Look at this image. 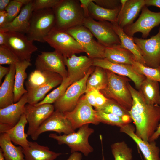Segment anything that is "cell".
Wrapping results in <instances>:
<instances>
[{"label":"cell","instance_id":"48","mask_svg":"<svg viewBox=\"0 0 160 160\" xmlns=\"http://www.w3.org/2000/svg\"><path fill=\"white\" fill-rule=\"evenodd\" d=\"M145 6H154L160 9V0H145Z\"/></svg>","mask_w":160,"mask_h":160},{"label":"cell","instance_id":"12","mask_svg":"<svg viewBox=\"0 0 160 160\" xmlns=\"http://www.w3.org/2000/svg\"><path fill=\"white\" fill-rule=\"evenodd\" d=\"M160 24V12H155L150 10L146 6L141 10V13L137 20L131 25L123 28L128 36L133 37L137 32H140L143 39L149 36L152 29Z\"/></svg>","mask_w":160,"mask_h":160},{"label":"cell","instance_id":"19","mask_svg":"<svg viewBox=\"0 0 160 160\" xmlns=\"http://www.w3.org/2000/svg\"><path fill=\"white\" fill-rule=\"evenodd\" d=\"M120 128V131L130 137L136 143L142 153L145 160H160V149L155 141L146 142L138 137L135 132V128L129 123Z\"/></svg>","mask_w":160,"mask_h":160},{"label":"cell","instance_id":"39","mask_svg":"<svg viewBox=\"0 0 160 160\" xmlns=\"http://www.w3.org/2000/svg\"><path fill=\"white\" fill-rule=\"evenodd\" d=\"M95 110L97 118L100 122L119 127L127 124L124 121L122 118L118 116L100 110Z\"/></svg>","mask_w":160,"mask_h":160},{"label":"cell","instance_id":"25","mask_svg":"<svg viewBox=\"0 0 160 160\" xmlns=\"http://www.w3.org/2000/svg\"><path fill=\"white\" fill-rule=\"evenodd\" d=\"M15 72L14 80V103L18 101L22 96L28 92L24 87L25 80L27 77L26 70L31 66L30 61H19L15 64Z\"/></svg>","mask_w":160,"mask_h":160},{"label":"cell","instance_id":"49","mask_svg":"<svg viewBox=\"0 0 160 160\" xmlns=\"http://www.w3.org/2000/svg\"><path fill=\"white\" fill-rule=\"evenodd\" d=\"M7 17V13L5 10L0 11V27L5 24Z\"/></svg>","mask_w":160,"mask_h":160},{"label":"cell","instance_id":"16","mask_svg":"<svg viewBox=\"0 0 160 160\" xmlns=\"http://www.w3.org/2000/svg\"><path fill=\"white\" fill-rule=\"evenodd\" d=\"M28 103L27 93L17 102L0 108V133H5L15 126L24 113Z\"/></svg>","mask_w":160,"mask_h":160},{"label":"cell","instance_id":"2","mask_svg":"<svg viewBox=\"0 0 160 160\" xmlns=\"http://www.w3.org/2000/svg\"><path fill=\"white\" fill-rule=\"evenodd\" d=\"M53 9L57 29L65 31L83 25L85 17L79 0H61Z\"/></svg>","mask_w":160,"mask_h":160},{"label":"cell","instance_id":"10","mask_svg":"<svg viewBox=\"0 0 160 160\" xmlns=\"http://www.w3.org/2000/svg\"><path fill=\"white\" fill-rule=\"evenodd\" d=\"M64 113L74 130L86 124L97 125L100 123L96 110L88 103L85 95L80 98L73 109Z\"/></svg>","mask_w":160,"mask_h":160},{"label":"cell","instance_id":"1","mask_svg":"<svg viewBox=\"0 0 160 160\" xmlns=\"http://www.w3.org/2000/svg\"><path fill=\"white\" fill-rule=\"evenodd\" d=\"M133 101L129 113L135 126L136 135L146 142L157 130L160 122V106L148 103L141 92L129 83Z\"/></svg>","mask_w":160,"mask_h":160},{"label":"cell","instance_id":"23","mask_svg":"<svg viewBox=\"0 0 160 160\" xmlns=\"http://www.w3.org/2000/svg\"><path fill=\"white\" fill-rule=\"evenodd\" d=\"M10 70L5 76L0 87V108L6 107L14 103V80L15 69V64L9 65Z\"/></svg>","mask_w":160,"mask_h":160},{"label":"cell","instance_id":"7","mask_svg":"<svg viewBox=\"0 0 160 160\" xmlns=\"http://www.w3.org/2000/svg\"><path fill=\"white\" fill-rule=\"evenodd\" d=\"M94 66L90 68L84 77L71 84L63 95L54 103L55 110L64 113L73 109L81 96L85 93L87 81L94 70Z\"/></svg>","mask_w":160,"mask_h":160},{"label":"cell","instance_id":"17","mask_svg":"<svg viewBox=\"0 0 160 160\" xmlns=\"http://www.w3.org/2000/svg\"><path fill=\"white\" fill-rule=\"evenodd\" d=\"M52 104H45L39 105L27 103L25 106L24 113L28 123L27 134L31 136L43 122L54 112Z\"/></svg>","mask_w":160,"mask_h":160},{"label":"cell","instance_id":"4","mask_svg":"<svg viewBox=\"0 0 160 160\" xmlns=\"http://www.w3.org/2000/svg\"><path fill=\"white\" fill-rule=\"evenodd\" d=\"M55 23L53 9L34 10L31 17L29 30L26 35L32 42H45L44 38L55 26Z\"/></svg>","mask_w":160,"mask_h":160},{"label":"cell","instance_id":"54","mask_svg":"<svg viewBox=\"0 0 160 160\" xmlns=\"http://www.w3.org/2000/svg\"><path fill=\"white\" fill-rule=\"evenodd\" d=\"M22 3L23 5H26L31 2L32 0H17Z\"/></svg>","mask_w":160,"mask_h":160},{"label":"cell","instance_id":"29","mask_svg":"<svg viewBox=\"0 0 160 160\" xmlns=\"http://www.w3.org/2000/svg\"><path fill=\"white\" fill-rule=\"evenodd\" d=\"M159 82L146 77L142 82L139 90L148 104L160 106V91Z\"/></svg>","mask_w":160,"mask_h":160},{"label":"cell","instance_id":"11","mask_svg":"<svg viewBox=\"0 0 160 160\" xmlns=\"http://www.w3.org/2000/svg\"><path fill=\"white\" fill-rule=\"evenodd\" d=\"M5 45L15 55L20 61H31L32 54L38 48L30 41L26 34L18 32H5Z\"/></svg>","mask_w":160,"mask_h":160},{"label":"cell","instance_id":"9","mask_svg":"<svg viewBox=\"0 0 160 160\" xmlns=\"http://www.w3.org/2000/svg\"><path fill=\"white\" fill-rule=\"evenodd\" d=\"M83 25L87 28L97 41L105 47L120 44L119 38L115 32L111 23L96 21L90 17L85 18Z\"/></svg>","mask_w":160,"mask_h":160},{"label":"cell","instance_id":"43","mask_svg":"<svg viewBox=\"0 0 160 160\" xmlns=\"http://www.w3.org/2000/svg\"><path fill=\"white\" fill-rule=\"evenodd\" d=\"M97 5L107 9H113L121 7L120 0H93Z\"/></svg>","mask_w":160,"mask_h":160},{"label":"cell","instance_id":"5","mask_svg":"<svg viewBox=\"0 0 160 160\" xmlns=\"http://www.w3.org/2000/svg\"><path fill=\"white\" fill-rule=\"evenodd\" d=\"M94 132V129L89 127V124H86L79 128L76 132L63 135L50 133L49 137L56 140L59 145H67L71 153L80 151L87 156L94 150L88 141L89 137Z\"/></svg>","mask_w":160,"mask_h":160},{"label":"cell","instance_id":"44","mask_svg":"<svg viewBox=\"0 0 160 160\" xmlns=\"http://www.w3.org/2000/svg\"><path fill=\"white\" fill-rule=\"evenodd\" d=\"M108 99L106 98L99 90H98L95 99V110H98L103 106Z\"/></svg>","mask_w":160,"mask_h":160},{"label":"cell","instance_id":"47","mask_svg":"<svg viewBox=\"0 0 160 160\" xmlns=\"http://www.w3.org/2000/svg\"><path fill=\"white\" fill-rule=\"evenodd\" d=\"M10 68L9 67H5L1 65H0V84H2V80L3 78L6 76L9 72Z\"/></svg>","mask_w":160,"mask_h":160},{"label":"cell","instance_id":"42","mask_svg":"<svg viewBox=\"0 0 160 160\" xmlns=\"http://www.w3.org/2000/svg\"><path fill=\"white\" fill-rule=\"evenodd\" d=\"M61 0H33L34 11L38 9L55 8Z\"/></svg>","mask_w":160,"mask_h":160},{"label":"cell","instance_id":"15","mask_svg":"<svg viewBox=\"0 0 160 160\" xmlns=\"http://www.w3.org/2000/svg\"><path fill=\"white\" fill-rule=\"evenodd\" d=\"M54 131L59 134H68L75 132L64 113L55 110L31 136L36 140L41 134L47 131Z\"/></svg>","mask_w":160,"mask_h":160},{"label":"cell","instance_id":"50","mask_svg":"<svg viewBox=\"0 0 160 160\" xmlns=\"http://www.w3.org/2000/svg\"><path fill=\"white\" fill-rule=\"evenodd\" d=\"M82 158L81 154L78 152H76L71 153L66 160H81Z\"/></svg>","mask_w":160,"mask_h":160},{"label":"cell","instance_id":"36","mask_svg":"<svg viewBox=\"0 0 160 160\" xmlns=\"http://www.w3.org/2000/svg\"><path fill=\"white\" fill-rule=\"evenodd\" d=\"M97 110L112 113L121 117L126 124L129 123L132 120L129 112L124 109L116 102L111 99H108L105 104Z\"/></svg>","mask_w":160,"mask_h":160},{"label":"cell","instance_id":"3","mask_svg":"<svg viewBox=\"0 0 160 160\" xmlns=\"http://www.w3.org/2000/svg\"><path fill=\"white\" fill-rule=\"evenodd\" d=\"M108 77L106 87L100 91L107 98L111 99L125 110L131 109L133 100L128 84L130 80L127 77L118 75L106 70Z\"/></svg>","mask_w":160,"mask_h":160},{"label":"cell","instance_id":"45","mask_svg":"<svg viewBox=\"0 0 160 160\" xmlns=\"http://www.w3.org/2000/svg\"><path fill=\"white\" fill-rule=\"evenodd\" d=\"M98 90H92L85 92V96L88 103L92 106L96 107L95 99Z\"/></svg>","mask_w":160,"mask_h":160},{"label":"cell","instance_id":"26","mask_svg":"<svg viewBox=\"0 0 160 160\" xmlns=\"http://www.w3.org/2000/svg\"><path fill=\"white\" fill-rule=\"evenodd\" d=\"M104 58L113 63L129 65H132V61L135 60L130 52L120 44L105 47Z\"/></svg>","mask_w":160,"mask_h":160},{"label":"cell","instance_id":"20","mask_svg":"<svg viewBox=\"0 0 160 160\" xmlns=\"http://www.w3.org/2000/svg\"><path fill=\"white\" fill-rule=\"evenodd\" d=\"M64 60L67 68L68 77L74 82L84 77L93 66L92 59L85 56L73 55L68 58L64 57Z\"/></svg>","mask_w":160,"mask_h":160},{"label":"cell","instance_id":"21","mask_svg":"<svg viewBox=\"0 0 160 160\" xmlns=\"http://www.w3.org/2000/svg\"><path fill=\"white\" fill-rule=\"evenodd\" d=\"M34 11L33 0L23 5L18 15L11 22L0 27V31H13L26 34L29 30L30 21Z\"/></svg>","mask_w":160,"mask_h":160},{"label":"cell","instance_id":"51","mask_svg":"<svg viewBox=\"0 0 160 160\" xmlns=\"http://www.w3.org/2000/svg\"><path fill=\"white\" fill-rule=\"evenodd\" d=\"M160 136V122L158 128L151 137L149 140V142L154 141L155 140L157 139L159 136Z\"/></svg>","mask_w":160,"mask_h":160},{"label":"cell","instance_id":"32","mask_svg":"<svg viewBox=\"0 0 160 160\" xmlns=\"http://www.w3.org/2000/svg\"><path fill=\"white\" fill-rule=\"evenodd\" d=\"M121 8V7L113 9H107L97 5L92 0L89 6V17L93 19L99 21L117 22L118 16Z\"/></svg>","mask_w":160,"mask_h":160},{"label":"cell","instance_id":"38","mask_svg":"<svg viewBox=\"0 0 160 160\" xmlns=\"http://www.w3.org/2000/svg\"><path fill=\"white\" fill-rule=\"evenodd\" d=\"M139 74L149 79L160 82V65L156 68L145 66L137 61L135 60L132 65Z\"/></svg>","mask_w":160,"mask_h":160},{"label":"cell","instance_id":"55","mask_svg":"<svg viewBox=\"0 0 160 160\" xmlns=\"http://www.w3.org/2000/svg\"><path fill=\"white\" fill-rule=\"evenodd\" d=\"M0 160H5L3 156L1 150L0 148Z\"/></svg>","mask_w":160,"mask_h":160},{"label":"cell","instance_id":"37","mask_svg":"<svg viewBox=\"0 0 160 160\" xmlns=\"http://www.w3.org/2000/svg\"><path fill=\"white\" fill-rule=\"evenodd\" d=\"M111 148L114 160H132V150L125 142L115 143L111 145Z\"/></svg>","mask_w":160,"mask_h":160},{"label":"cell","instance_id":"31","mask_svg":"<svg viewBox=\"0 0 160 160\" xmlns=\"http://www.w3.org/2000/svg\"><path fill=\"white\" fill-rule=\"evenodd\" d=\"M28 123L25 114L22 116L18 122L13 127L8 130L6 133L11 141L15 145L21 146L23 149L29 146L27 137L28 135L24 132L25 126Z\"/></svg>","mask_w":160,"mask_h":160},{"label":"cell","instance_id":"35","mask_svg":"<svg viewBox=\"0 0 160 160\" xmlns=\"http://www.w3.org/2000/svg\"><path fill=\"white\" fill-rule=\"evenodd\" d=\"M74 81L68 76L63 79L61 83L58 87L47 95L42 100L35 105H39L54 103L63 95L67 88Z\"/></svg>","mask_w":160,"mask_h":160},{"label":"cell","instance_id":"24","mask_svg":"<svg viewBox=\"0 0 160 160\" xmlns=\"http://www.w3.org/2000/svg\"><path fill=\"white\" fill-rule=\"evenodd\" d=\"M25 160H55L62 153L50 151L47 146L29 141V146L23 149Z\"/></svg>","mask_w":160,"mask_h":160},{"label":"cell","instance_id":"14","mask_svg":"<svg viewBox=\"0 0 160 160\" xmlns=\"http://www.w3.org/2000/svg\"><path fill=\"white\" fill-rule=\"evenodd\" d=\"M35 65L36 69L57 73L63 79L68 76L63 56L57 51H43L38 55Z\"/></svg>","mask_w":160,"mask_h":160},{"label":"cell","instance_id":"30","mask_svg":"<svg viewBox=\"0 0 160 160\" xmlns=\"http://www.w3.org/2000/svg\"><path fill=\"white\" fill-rule=\"evenodd\" d=\"M63 80V78L59 75L41 86L27 90L28 103L35 105L42 100L47 93L53 88L60 85Z\"/></svg>","mask_w":160,"mask_h":160},{"label":"cell","instance_id":"53","mask_svg":"<svg viewBox=\"0 0 160 160\" xmlns=\"http://www.w3.org/2000/svg\"><path fill=\"white\" fill-rule=\"evenodd\" d=\"M6 38L5 32L0 31V45H5Z\"/></svg>","mask_w":160,"mask_h":160},{"label":"cell","instance_id":"56","mask_svg":"<svg viewBox=\"0 0 160 160\" xmlns=\"http://www.w3.org/2000/svg\"><path fill=\"white\" fill-rule=\"evenodd\" d=\"M102 160H105V158H104V154H103V149L102 148Z\"/></svg>","mask_w":160,"mask_h":160},{"label":"cell","instance_id":"46","mask_svg":"<svg viewBox=\"0 0 160 160\" xmlns=\"http://www.w3.org/2000/svg\"><path fill=\"white\" fill-rule=\"evenodd\" d=\"M80 5L84 14L85 18L89 17V6L92 0H80Z\"/></svg>","mask_w":160,"mask_h":160},{"label":"cell","instance_id":"40","mask_svg":"<svg viewBox=\"0 0 160 160\" xmlns=\"http://www.w3.org/2000/svg\"><path fill=\"white\" fill-rule=\"evenodd\" d=\"M20 61L13 52L6 45L0 46V65L8 64L9 65Z\"/></svg>","mask_w":160,"mask_h":160},{"label":"cell","instance_id":"34","mask_svg":"<svg viewBox=\"0 0 160 160\" xmlns=\"http://www.w3.org/2000/svg\"><path fill=\"white\" fill-rule=\"evenodd\" d=\"M95 67L87 79L86 92L93 89L100 91L107 85L108 80L106 70L99 67Z\"/></svg>","mask_w":160,"mask_h":160},{"label":"cell","instance_id":"27","mask_svg":"<svg viewBox=\"0 0 160 160\" xmlns=\"http://www.w3.org/2000/svg\"><path fill=\"white\" fill-rule=\"evenodd\" d=\"M111 23L115 32L120 39L121 42L120 46L130 52L134 56L137 61L146 66L140 49L134 42L133 37L127 35L123 29L119 25L117 22Z\"/></svg>","mask_w":160,"mask_h":160},{"label":"cell","instance_id":"33","mask_svg":"<svg viewBox=\"0 0 160 160\" xmlns=\"http://www.w3.org/2000/svg\"><path fill=\"white\" fill-rule=\"evenodd\" d=\"M59 75L56 73L36 69L29 75L25 83L26 89L27 91L41 86Z\"/></svg>","mask_w":160,"mask_h":160},{"label":"cell","instance_id":"22","mask_svg":"<svg viewBox=\"0 0 160 160\" xmlns=\"http://www.w3.org/2000/svg\"><path fill=\"white\" fill-rule=\"evenodd\" d=\"M121 6L117 23L122 28L131 24L145 6V0H120Z\"/></svg>","mask_w":160,"mask_h":160},{"label":"cell","instance_id":"6","mask_svg":"<svg viewBox=\"0 0 160 160\" xmlns=\"http://www.w3.org/2000/svg\"><path fill=\"white\" fill-rule=\"evenodd\" d=\"M44 40L64 58H68L76 54L84 52L83 47L73 36L66 31L55 26Z\"/></svg>","mask_w":160,"mask_h":160},{"label":"cell","instance_id":"41","mask_svg":"<svg viewBox=\"0 0 160 160\" xmlns=\"http://www.w3.org/2000/svg\"><path fill=\"white\" fill-rule=\"evenodd\" d=\"M23 5L17 0H11L5 9L7 13V17L5 24L12 21L18 15Z\"/></svg>","mask_w":160,"mask_h":160},{"label":"cell","instance_id":"8","mask_svg":"<svg viewBox=\"0 0 160 160\" xmlns=\"http://www.w3.org/2000/svg\"><path fill=\"white\" fill-rule=\"evenodd\" d=\"M65 31L81 46L88 57L92 59L104 58L105 47L96 41L91 31L83 25Z\"/></svg>","mask_w":160,"mask_h":160},{"label":"cell","instance_id":"28","mask_svg":"<svg viewBox=\"0 0 160 160\" xmlns=\"http://www.w3.org/2000/svg\"><path fill=\"white\" fill-rule=\"evenodd\" d=\"M12 142L6 133H0V148L5 160H25L23 148Z\"/></svg>","mask_w":160,"mask_h":160},{"label":"cell","instance_id":"52","mask_svg":"<svg viewBox=\"0 0 160 160\" xmlns=\"http://www.w3.org/2000/svg\"><path fill=\"white\" fill-rule=\"evenodd\" d=\"M10 1V0H0V11L5 10Z\"/></svg>","mask_w":160,"mask_h":160},{"label":"cell","instance_id":"18","mask_svg":"<svg viewBox=\"0 0 160 160\" xmlns=\"http://www.w3.org/2000/svg\"><path fill=\"white\" fill-rule=\"evenodd\" d=\"M92 65L101 67L118 75L129 78L139 90L145 78L144 76L138 73L132 65L113 63L105 58L92 59Z\"/></svg>","mask_w":160,"mask_h":160},{"label":"cell","instance_id":"13","mask_svg":"<svg viewBox=\"0 0 160 160\" xmlns=\"http://www.w3.org/2000/svg\"><path fill=\"white\" fill-rule=\"evenodd\" d=\"M146 66L156 68L160 65V27L157 33L148 39L133 37Z\"/></svg>","mask_w":160,"mask_h":160}]
</instances>
